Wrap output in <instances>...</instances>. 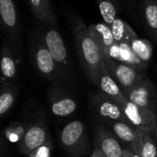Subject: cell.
Segmentation results:
<instances>
[{"label": "cell", "mask_w": 157, "mask_h": 157, "mask_svg": "<svg viewBox=\"0 0 157 157\" xmlns=\"http://www.w3.org/2000/svg\"><path fill=\"white\" fill-rule=\"evenodd\" d=\"M70 23L82 66L88 79L98 86L101 70L105 66L103 52L80 17L73 15Z\"/></svg>", "instance_id": "obj_1"}, {"label": "cell", "mask_w": 157, "mask_h": 157, "mask_svg": "<svg viewBox=\"0 0 157 157\" xmlns=\"http://www.w3.org/2000/svg\"><path fill=\"white\" fill-rule=\"evenodd\" d=\"M59 141L63 149L71 156H82L87 153L88 140L81 121H74L65 125L60 132Z\"/></svg>", "instance_id": "obj_2"}, {"label": "cell", "mask_w": 157, "mask_h": 157, "mask_svg": "<svg viewBox=\"0 0 157 157\" xmlns=\"http://www.w3.org/2000/svg\"><path fill=\"white\" fill-rule=\"evenodd\" d=\"M130 124L136 129L153 133L157 120L156 112L135 105L127 98L119 104Z\"/></svg>", "instance_id": "obj_3"}, {"label": "cell", "mask_w": 157, "mask_h": 157, "mask_svg": "<svg viewBox=\"0 0 157 157\" xmlns=\"http://www.w3.org/2000/svg\"><path fill=\"white\" fill-rule=\"evenodd\" d=\"M104 60L109 73L119 84L122 91L135 86L145 76L133 67L124 63L116 61L109 57H104Z\"/></svg>", "instance_id": "obj_4"}, {"label": "cell", "mask_w": 157, "mask_h": 157, "mask_svg": "<svg viewBox=\"0 0 157 157\" xmlns=\"http://www.w3.org/2000/svg\"><path fill=\"white\" fill-rule=\"evenodd\" d=\"M126 98L135 105L156 112L157 94L153 83L146 77L135 86L122 91Z\"/></svg>", "instance_id": "obj_5"}, {"label": "cell", "mask_w": 157, "mask_h": 157, "mask_svg": "<svg viewBox=\"0 0 157 157\" xmlns=\"http://www.w3.org/2000/svg\"><path fill=\"white\" fill-rule=\"evenodd\" d=\"M33 58L40 74L49 80H54L62 75V72L46 47L41 37L35 40L33 46Z\"/></svg>", "instance_id": "obj_6"}, {"label": "cell", "mask_w": 157, "mask_h": 157, "mask_svg": "<svg viewBox=\"0 0 157 157\" xmlns=\"http://www.w3.org/2000/svg\"><path fill=\"white\" fill-rule=\"evenodd\" d=\"M0 16L2 26L6 30V35L8 36L13 45L16 47V49L18 52H20V31L17 9L13 0H0Z\"/></svg>", "instance_id": "obj_7"}, {"label": "cell", "mask_w": 157, "mask_h": 157, "mask_svg": "<svg viewBox=\"0 0 157 157\" xmlns=\"http://www.w3.org/2000/svg\"><path fill=\"white\" fill-rule=\"evenodd\" d=\"M91 110L96 116L102 120H106L110 122L121 121L130 124L121 107L114 100L102 93L93 97L91 100Z\"/></svg>", "instance_id": "obj_8"}, {"label": "cell", "mask_w": 157, "mask_h": 157, "mask_svg": "<svg viewBox=\"0 0 157 157\" xmlns=\"http://www.w3.org/2000/svg\"><path fill=\"white\" fill-rule=\"evenodd\" d=\"M41 38L55 63L59 66L62 75H65L69 68V60L67 49L64 45L61 34L56 29H50L45 31V33H43Z\"/></svg>", "instance_id": "obj_9"}, {"label": "cell", "mask_w": 157, "mask_h": 157, "mask_svg": "<svg viewBox=\"0 0 157 157\" xmlns=\"http://www.w3.org/2000/svg\"><path fill=\"white\" fill-rule=\"evenodd\" d=\"M95 147L98 148L107 157H122L123 149L115 136L103 125L95 128Z\"/></svg>", "instance_id": "obj_10"}, {"label": "cell", "mask_w": 157, "mask_h": 157, "mask_svg": "<svg viewBox=\"0 0 157 157\" xmlns=\"http://www.w3.org/2000/svg\"><path fill=\"white\" fill-rule=\"evenodd\" d=\"M49 139L47 128L40 124H35L26 130L20 142L17 144L18 151L22 155H29Z\"/></svg>", "instance_id": "obj_11"}, {"label": "cell", "mask_w": 157, "mask_h": 157, "mask_svg": "<svg viewBox=\"0 0 157 157\" xmlns=\"http://www.w3.org/2000/svg\"><path fill=\"white\" fill-rule=\"evenodd\" d=\"M98 86L99 87L103 95L114 100L118 105L126 99V97L124 96L121 86L109 73L106 64L101 70Z\"/></svg>", "instance_id": "obj_12"}, {"label": "cell", "mask_w": 157, "mask_h": 157, "mask_svg": "<svg viewBox=\"0 0 157 157\" xmlns=\"http://www.w3.org/2000/svg\"><path fill=\"white\" fill-rule=\"evenodd\" d=\"M50 101L52 113L56 117H67L73 114L77 108L73 98L60 91H53Z\"/></svg>", "instance_id": "obj_13"}, {"label": "cell", "mask_w": 157, "mask_h": 157, "mask_svg": "<svg viewBox=\"0 0 157 157\" xmlns=\"http://www.w3.org/2000/svg\"><path fill=\"white\" fill-rule=\"evenodd\" d=\"M88 29L96 42L103 52L104 56H106L110 48L116 43L110 26L106 23H96L90 25Z\"/></svg>", "instance_id": "obj_14"}, {"label": "cell", "mask_w": 157, "mask_h": 157, "mask_svg": "<svg viewBox=\"0 0 157 157\" xmlns=\"http://www.w3.org/2000/svg\"><path fill=\"white\" fill-rule=\"evenodd\" d=\"M136 144L133 152L141 157H157V143L151 133L136 129Z\"/></svg>", "instance_id": "obj_15"}, {"label": "cell", "mask_w": 157, "mask_h": 157, "mask_svg": "<svg viewBox=\"0 0 157 157\" xmlns=\"http://www.w3.org/2000/svg\"><path fill=\"white\" fill-rule=\"evenodd\" d=\"M35 17L49 27L56 26L57 20L50 0H29Z\"/></svg>", "instance_id": "obj_16"}, {"label": "cell", "mask_w": 157, "mask_h": 157, "mask_svg": "<svg viewBox=\"0 0 157 157\" xmlns=\"http://www.w3.org/2000/svg\"><path fill=\"white\" fill-rule=\"evenodd\" d=\"M111 126L115 135L124 144H129L131 146V150L132 151L136 144V128L121 121L111 122Z\"/></svg>", "instance_id": "obj_17"}, {"label": "cell", "mask_w": 157, "mask_h": 157, "mask_svg": "<svg viewBox=\"0 0 157 157\" xmlns=\"http://www.w3.org/2000/svg\"><path fill=\"white\" fill-rule=\"evenodd\" d=\"M1 72L3 77L6 80L14 79L17 76V63L14 55L6 43H3L2 46Z\"/></svg>", "instance_id": "obj_18"}, {"label": "cell", "mask_w": 157, "mask_h": 157, "mask_svg": "<svg viewBox=\"0 0 157 157\" xmlns=\"http://www.w3.org/2000/svg\"><path fill=\"white\" fill-rule=\"evenodd\" d=\"M144 15L146 28L157 42V0H144Z\"/></svg>", "instance_id": "obj_19"}, {"label": "cell", "mask_w": 157, "mask_h": 157, "mask_svg": "<svg viewBox=\"0 0 157 157\" xmlns=\"http://www.w3.org/2000/svg\"><path fill=\"white\" fill-rule=\"evenodd\" d=\"M114 39L116 42H130L132 39L136 38L135 32L132 28L121 18H116L115 21L110 25Z\"/></svg>", "instance_id": "obj_20"}, {"label": "cell", "mask_w": 157, "mask_h": 157, "mask_svg": "<svg viewBox=\"0 0 157 157\" xmlns=\"http://www.w3.org/2000/svg\"><path fill=\"white\" fill-rule=\"evenodd\" d=\"M132 52L136 54V56L143 61L144 63L148 64L150 62L152 55H153V47L152 44L146 40H142L138 39L137 37L132 39L129 42Z\"/></svg>", "instance_id": "obj_21"}, {"label": "cell", "mask_w": 157, "mask_h": 157, "mask_svg": "<svg viewBox=\"0 0 157 157\" xmlns=\"http://www.w3.org/2000/svg\"><path fill=\"white\" fill-rule=\"evenodd\" d=\"M16 93L15 90L7 85H3L0 95V115L6 114L13 107L15 102Z\"/></svg>", "instance_id": "obj_22"}, {"label": "cell", "mask_w": 157, "mask_h": 157, "mask_svg": "<svg viewBox=\"0 0 157 157\" xmlns=\"http://www.w3.org/2000/svg\"><path fill=\"white\" fill-rule=\"evenodd\" d=\"M96 1L98 5L99 11L104 22L110 26L117 18L116 17L117 10L113 1L112 0H96Z\"/></svg>", "instance_id": "obj_23"}, {"label": "cell", "mask_w": 157, "mask_h": 157, "mask_svg": "<svg viewBox=\"0 0 157 157\" xmlns=\"http://www.w3.org/2000/svg\"><path fill=\"white\" fill-rule=\"evenodd\" d=\"M25 128L19 122H13L7 126L4 132L6 140L11 144H18L25 134Z\"/></svg>", "instance_id": "obj_24"}, {"label": "cell", "mask_w": 157, "mask_h": 157, "mask_svg": "<svg viewBox=\"0 0 157 157\" xmlns=\"http://www.w3.org/2000/svg\"><path fill=\"white\" fill-rule=\"evenodd\" d=\"M52 151V144L50 138L47 140L45 144L33 150L28 156L29 157H51Z\"/></svg>", "instance_id": "obj_25"}, {"label": "cell", "mask_w": 157, "mask_h": 157, "mask_svg": "<svg viewBox=\"0 0 157 157\" xmlns=\"http://www.w3.org/2000/svg\"><path fill=\"white\" fill-rule=\"evenodd\" d=\"M122 157H141L138 155L136 153H134L133 151L130 150V149H123L122 152Z\"/></svg>", "instance_id": "obj_26"}, {"label": "cell", "mask_w": 157, "mask_h": 157, "mask_svg": "<svg viewBox=\"0 0 157 157\" xmlns=\"http://www.w3.org/2000/svg\"><path fill=\"white\" fill-rule=\"evenodd\" d=\"M90 157H107L98 148H96L95 147V149H94V151H93V153H92V155H91V156Z\"/></svg>", "instance_id": "obj_27"}, {"label": "cell", "mask_w": 157, "mask_h": 157, "mask_svg": "<svg viewBox=\"0 0 157 157\" xmlns=\"http://www.w3.org/2000/svg\"><path fill=\"white\" fill-rule=\"evenodd\" d=\"M153 134L155 135V140L156 141L157 143V120L156 123H155V129H154V132H153Z\"/></svg>", "instance_id": "obj_28"}, {"label": "cell", "mask_w": 157, "mask_h": 157, "mask_svg": "<svg viewBox=\"0 0 157 157\" xmlns=\"http://www.w3.org/2000/svg\"><path fill=\"white\" fill-rule=\"evenodd\" d=\"M156 71H157V69H156Z\"/></svg>", "instance_id": "obj_29"}]
</instances>
